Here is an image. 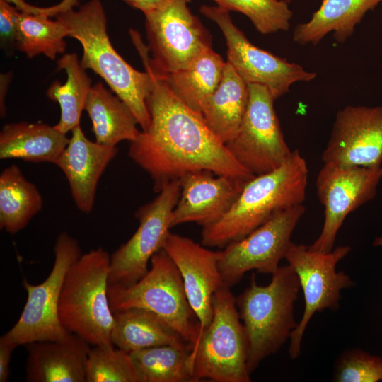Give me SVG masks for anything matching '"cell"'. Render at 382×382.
<instances>
[{
    "label": "cell",
    "instance_id": "obj_5",
    "mask_svg": "<svg viewBox=\"0 0 382 382\" xmlns=\"http://www.w3.org/2000/svg\"><path fill=\"white\" fill-rule=\"evenodd\" d=\"M110 265V255L102 247L81 255L69 268L59 298L58 315L64 328L93 346L114 345Z\"/></svg>",
    "mask_w": 382,
    "mask_h": 382
},
{
    "label": "cell",
    "instance_id": "obj_19",
    "mask_svg": "<svg viewBox=\"0 0 382 382\" xmlns=\"http://www.w3.org/2000/svg\"><path fill=\"white\" fill-rule=\"evenodd\" d=\"M71 132L69 143L54 164L64 173L78 209L88 214L94 206L99 180L118 149L91 141L80 125Z\"/></svg>",
    "mask_w": 382,
    "mask_h": 382
},
{
    "label": "cell",
    "instance_id": "obj_8",
    "mask_svg": "<svg viewBox=\"0 0 382 382\" xmlns=\"http://www.w3.org/2000/svg\"><path fill=\"white\" fill-rule=\"evenodd\" d=\"M190 1L168 0L144 13L148 48L137 33L131 36L141 58L157 71L171 73L183 69L212 47L211 35L190 10Z\"/></svg>",
    "mask_w": 382,
    "mask_h": 382
},
{
    "label": "cell",
    "instance_id": "obj_25",
    "mask_svg": "<svg viewBox=\"0 0 382 382\" xmlns=\"http://www.w3.org/2000/svg\"><path fill=\"white\" fill-rule=\"evenodd\" d=\"M148 65L187 107L200 114L201 108L219 86L226 62L212 47L202 52L187 67L171 73L155 70Z\"/></svg>",
    "mask_w": 382,
    "mask_h": 382
},
{
    "label": "cell",
    "instance_id": "obj_32",
    "mask_svg": "<svg viewBox=\"0 0 382 382\" xmlns=\"http://www.w3.org/2000/svg\"><path fill=\"white\" fill-rule=\"evenodd\" d=\"M86 382H137L129 353L114 345L91 348L86 368Z\"/></svg>",
    "mask_w": 382,
    "mask_h": 382
},
{
    "label": "cell",
    "instance_id": "obj_13",
    "mask_svg": "<svg viewBox=\"0 0 382 382\" xmlns=\"http://www.w3.org/2000/svg\"><path fill=\"white\" fill-rule=\"evenodd\" d=\"M180 192V180H173L154 199L137 210V229L110 255L109 284L129 286L147 273L149 262L162 248L170 232L172 213Z\"/></svg>",
    "mask_w": 382,
    "mask_h": 382
},
{
    "label": "cell",
    "instance_id": "obj_27",
    "mask_svg": "<svg viewBox=\"0 0 382 382\" xmlns=\"http://www.w3.org/2000/svg\"><path fill=\"white\" fill-rule=\"evenodd\" d=\"M43 198L37 187L15 164L0 174V228L15 234L23 229L42 209Z\"/></svg>",
    "mask_w": 382,
    "mask_h": 382
},
{
    "label": "cell",
    "instance_id": "obj_30",
    "mask_svg": "<svg viewBox=\"0 0 382 382\" xmlns=\"http://www.w3.org/2000/svg\"><path fill=\"white\" fill-rule=\"evenodd\" d=\"M68 37L64 25L43 14L20 12L18 19L16 48L29 58L44 54L53 60L66 50Z\"/></svg>",
    "mask_w": 382,
    "mask_h": 382
},
{
    "label": "cell",
    "instance_id": "obj_3",
    "mask_svg": "<svg viewBox=\"0 0 382 382\" xmlns=\"http://www.w3.org/2000/svg\"><path fill=\"white\" fill-rule=\"evenodd\" d=\"M56 16L68 37L81 45V66L103 78L132 110L141 131L146 130L150 124L147 98L152 86L151 76L146 71L133 68L115 50L107 33L106 15L101 2L91 0L76 11L70 8Z\"/></svg>",
    "mask_w": 382,
    "mask_h": 382
},
{
    "label": "cell",
    "instance_id": "obj_11",
    "mask_svg": "<svg viewBox=\"0 0 382 382\" xmlns=\"http://www.w3.org/2000/svg\"><path fill=\"white\" fill-rule=\"evenodd\" d=\"M249 99L241 123L226 147L254 175L282 166L292 151L286 144L274 108L275 99L260 84H248Z\"/></svg>",
    "mask_w": 382,
    "mask_h": 382
},
{
    "label": "cell",
    "instance_id": "obj_10",
    "mask_svg": "<svg viewBox=\"0 0 382 382\" xmlns=\"http://www.w3.org/2000/svg\"><path fill=\"white\" fill-rule=\"evenodd\" d=\"M351 250L339 246L328 253L315 251L309 246L292 242L284 259L296 274L304 296L301 319L290 336L289 354L292 359L301 354V341L309 321L316 312L335 311L340 306L341 291L354 285L351 277L336 266Z\"/></svg>",
    "mask_w": 382,
    "mask_h": 382
},
{
    "label": "cell",
    "instance_id": "obj_16",
    "mask_svg": "<svg viewBox=\"0 0 382 382\" xmlns=\"http://www.w3.org/2000/svg\"><path fill=\"white\" fill-rule=\"evenodd\" d=\"M321 159L335 166H381L382 104L347 105L338 110Z\"/></svg>",
    "mask_w": 382,
    "mask_h": 382
},
{
    "label": "cell",
    "instance_id": "obj_22",
    "mask_svg": "<svg viewBox=\"0 0 382 382\" xmlns=\"http://www.w3.org/2000/svg\"><path fill=\"white\" fill-rule=\"evenodd\" d=\"M69 141L66 134L47 124L8 123L0 132V158L54 164Z\"/></svg>",
    "mask_w": 382,
    "mask_h": 382
},
{
    "label": "cell",
    "instance_id": "obj_24",
    "mask_svg": "<svg viewBox=\"0 0 382 382\" xmlns=\"http://www.w3.org/2000/svg\"><path fill=\"white\" fill-rule=\"evenodd\" d=\"M111 332L114 345L128 353L163 345L189 344L155 313L142 308H129L113 313Z\"/></svg>",
    "mask_w": 382,
    "mask_h": 382
},
{
    "label": "cell",
    "instance_id": "obj_7",
    "mask_svg": "<svg viewBox=\"0 0 382 382\" xmlns=\"http://www.w3.org/2000/svg\"><path fill=\"white\" fill-rule=\"evenodd\" d=\"M150 264L147 273L137 283L129 286L108 285L112 313L134 307L149 310L194 345L200 325L188 302L178 269L163 249L152 256Z\"/></svg>",
    "mask_w": 382,
    "mask_h": 382
},
{
    "label": "cell",
    "instance_id": "obj_15",
    "mask_svg": "<svg viewBox=\"0 0 382 382\" xmlns=\"http://www.w3.org/2000/svg\"><path fill=\"white\" fill-rule=\"evenodd\" d=\"M382 179V167H341L323 164L316 181V192L324 207L321 232L310 249L328 253L347 216L374 199Z\"/></svg>",
    "mask_w": 382,
    "mask_h": 382
},
{
    "label": "cell",
    "instance_id": "obj_34",
    "mask_svg": "<svg viewBox=\"0 0 382 382\" xmlns=\"http://www.w3.org/2000/svg\"><path fill=\"white\" fill-rule=\"evenodd\" d=\"M20 11L5 0H0V39L1 47L16 48Z\"/></svg>",
    "mask_w": 382,
    "mask_h": 382
},
{
    "label": "cell",
    "instance_id": "obj_26",
    "mask_svg": "<svg viewBox=\"0 0 382 382\" xmlns=\"http://www.w3.org/2000/svg\"><path fill=\"white\" fill-rule=\"evenodd\" d=\"M84 110L91 120L96 141L99 144L116 146L122 141L131 142L140 132L129 108L101 82L91 86Z\"/></svg>",
    "mask_w": 382,
    "mask_h": 382
},
{
    "label": "cell",
    "instance_id": "obj_33",
    "mask_svg": "<svg viewBox=\"0 0 382 382\" xmlns=\"http://www.w3.org/2000/svg\"><path fill=\"white\" fill-rule=\"evenodd\" d=\"M335 382L382 381V358L358 349L345 350L337 357L333 371Z\"/></svg>",
    "mask_w": 382,
    "mask_h": 382
},
{
    "label": "cell",
    "instance_id": "obj_21",
    "mask_svg": "<svg viewBox=\"0 0 382 382\" xmlns=\"http://www.w3.org/2000/svg\"><path fill=\"white\" fill-rule=\"evenodd\" d=\"M381 2L382 0H322L310 19L295 27L293 40L300 45H316L332 33L337 42L344 43L365 14Z\"/></svg>",
    "mask_w": 382,
    "mask_h": 382
},
{
    "label": "cell",
    "instance_id": "obj_6",
    "mask_svg": "<svg viewBox=\"0 0 382 382\" xmlns=\"http://www.w3.org/2000/svg\"><path fill=\"white\" fill-rule=\"evenodd\" d=\"M213 316L192 346L194 375L200 381L250 382L248 342L236 296L224 285L214 294Z\"/></svg>",
    "mask_w": 382,
    "mask_h": 382
},
{
    "label": "cell",
    "instance_id": "obj_4",
    "mask_svg": "<svg viewBox=\"0 0 382 382\" xmlns=\"http://www.w3.org/2000/svg\"><path fill=\"white\" fill-rule=\"evenodd\" d=\"M300 288L296 274L287 265L279 266L266 286L257 284L253 274L249 286L236 297L247 337L250 374L281 348L296 328L294 308Z\"/></svg>",
    "mask_w": 382,
    "mask_h": 382
},
{
    "label": "cell",
    "instance_id": "obj_29",
    "mask_svg": "<svg viewBox=\"0 0 382 382\" xmlns=\"http://www.w3.org/2000/svg\"><path fill=\"white\" fill-rule=\"evenodd\" d=\"M57 69L65 71L66 81L64 84L53 81L47 90V96L60 106V118L54 127L66 134L80 125L91 80L75 53L64 54L57 61Z\"/></svg>",
    "mask_w": 382,
    "mask_h": 382
},
{
    "label": "cell",
    "instance_id": "obj_9",
    "mask_svg": "<svg viewBox=\"0 0 382 382\" xmlns=\"http://www.w3.org/2000/svg\"><path fill=\"white\" fill-rule=\"evenodd\" d=\"M54 253L52 269L44 282L32 284L25 279L23 281L26 303L18 321L3 335L17 346L59 340L69 333L59 320V302L65 275L81 253L78 241L66 231L57 236Z\"/></svg>",
    "mask_w": 382,
    "mask_h": 382
},
{
    "label": "cell",
    "instance_id": "obj_31",
    "mask_svg": "<svg viewBox=\"0 0 382 382\" xmlns=\"http://www.w3.org/2000/svg\"><path fill=\"white\" fill-rule=\"evenodd\" d=\"M228 11L246 16L262 34L286 31L290 28L293 12L289 4L281 0H212Z\"/></svg>",
    "mask_w": 382,
    "mask_h": 382
},
{
    "label": "cell",
    "instance_id": "obj_38",
    "mask_svg": "<svg viewBox=\"0 0 382 382\" xmlns=\"http://www.w3.org/2000/svg\"><path fill=\"white\" fill-rule=\"evenodd\" d=\"M281 1H285L288 4L291 3L292 0H281Z\"/></svg>",
    "mask_w": 382,
    "mask_h": 382
},
{
    "label": "cell",
    "instance_id": "obj_35",
    "mask_svg": "<svg viewBox=\"0 0 382 382\" xmlns=\"http://www.w3.org/2000/svg\"><path fill=\"white\" fill-rule=\"evenodd\" d=\"M18 347L6 340L3 335L0 338V381H8L10 376V361L13 350Z\"/></svg>",
    "mask_w": 382,
    "mask_h": 382
},
{
    "label": "cell",
    "instance_id": "obj_28",
    "mask_svg": "<svg viewBox=\"0 0 382 382\" xmlns=\"http://www.w3.org/2000/svg\"><path fill=\"white\" fill-rule=\"evenodd\" d=\"M190 344L163 345L129 352L137 382H198Z\"/></svg>",
    "mask_w": 382,
    "mask_h": 382
},
{
    "label": "cell",
    "instance_id": "obj_2",
    "mask_svg": "<svg viewBox=\"0 0 382 382\" xmlns=\"http://www.w3.org/2000/svg\"><path fill=\"white\" fill-rule=\"evenodd\" d=\"M306 160L296 149L279 167L248 181L230 209L202 227L201 243L224 248L245 237L277 214L302 204L308 183Z\"/></svg>",
    "mask_w": 382,
    "mask_h": 382
},
{
    "label": "cell",
    "instance_id": "obj_14",
    "mask_svg": "<svg viewBox=\"0 0 382 382\" xmlns=\"http://www.w3.org/2000/svg\"><path fill=\"white\" fill-rule=\"evenodd\" d=\"M305 211L303 204L286 209L220 250L219 267L224 284L231 288L251 270L274 272L292 243L291 235Z\"/></svg>",
    "mask_w": 382,
    "mask_h": 382
},
{
    "label": "cell",
    "instance_id": "obj_23",
    "mask_svg": "<svg viewBox=\"0 0 382 382\" xmlns=\"http://www.w3.org/2000/svg\"><path fill=\"white\" fill-rule=\"evenodd\" d=\"M248 99V83L226 61L219 86L200 110L208 127L225 144L235 136L245 112Z\"/></svg>",
    "mask_w": 382,
    "mask_h": 382
},
{
    "label": "cell",
    "instance_id": "obj_36",
    "mask_svg": "<svg viewBox=\"0 0 382 382\" xmlns=\"http://www.w3.org/2000/svg\"><path fill=\"white\" fill-rule=\"evenodd\" d=\"M132 7L140 10L144 13L159 8L168 0H123Z\"/></svg>",
    "mask_w": 382,
    "mask_h": 382
},
{
    "label": "cell",
    "instance_id": "obj_12",
    "mask_svg": "<svg viewBox=\"0 0 382 382\" xmlns=\"http://www.w3.org/2000/svg\"><path fill=\"white\" fill-rule=\"evenodd\" d=\"M200 12L220 28L227 45V62L248 84L267 87L275 100L292 84L309 82L316 74L251 43L233 23L229 11L219 6H202Z\"/></svg>",
    "mask_w": 382,
    "mask_h": 382
},
{
    "label": "cell",
    "instance_id": "obj_18",
    "mask_svg": "<svg viewBox=\"0 0 382 382\" xmlns=\"http://www.w3.org/2000/svg\"><path fill=\"white\" fill-rule=\"evenodd\" d=\"M179 180L181 192L172 213L170 228L189 222L204 227L216 222L230 209L248 182L208 170L190 173Z\"/></svg>",
    "mask_w": 382,
    "mask_h": 382
},
{
    "label": "cell",
    "instance_id": "obj_20",
    "mask_svg": "<svg viewBox=\"0 0 382 382\" xmlns=\"http://www.w3.org/2000/svg\"><path fill=\"white\" fill-rule=\"evenodd\" d=\"M28 358L25 381L28 382H85L90 344L69 332L56 340L25 345Z\"/></svg>",
    "mask_w": 382,
    "mask_h": 382
},
{
    "label": "cell",
    "instance_id": "obj_37",
    "mask_svg": "<svg viewBox=\"0 0 382 382\" xmlns=\"http://www.w3.org/2000/svg\"><path fill=\"white\" fill-rule=\"evenodd\" d=\"M374 245L382 247V236L376 238L374 241Z\"/></svg>",
    "mask_w": 382,
    "mask_h": 382
},
{
    "label": "cell",
    "instance_id": "obj_17",
    "mask_svg": "<svg viewBox=\"0 0 382 382\" xmlns=\"http://www.w3.org/2000/svg\"><path fill=\"white\" fill-rule=\"evenodd\" d=\"M161 249L180 272L188 302L199 322L201 331L212 319L214 293L225 285L219 267L220 250H212L191 238L170 231Z\"/></svg>",
    "mask_w": 382,
    "mask_h": 382
},
{
    "label": "cell",
    "instance_id": "obj_1",
    "mask_svg": "<svg viewBox=\"0 0 382 382\" xmlns=\"http://www.w3.org/2000/svg\"><path fill=\"white\" fill-rule=\"evenodd\" d=\"M144 65L152 79L147 98L150 124L130 142L128 156L150 175L155 192L200 170L245 181L255 176L237 161L199 113L183 103L149 66Z\"/></svg>",
    "mask_w": 382,
    "mask_h": 382
}]
</instances>
